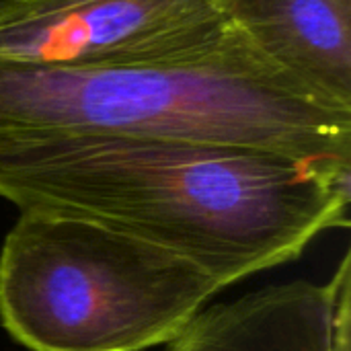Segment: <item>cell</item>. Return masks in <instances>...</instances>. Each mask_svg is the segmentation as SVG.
I'll return each mask as SVG.
<instances>
[{"instance_id":"6da1fadb","label":"cell","mask_w":351,"mask_h":351,"mask_svg":"<svg viewBox=\"0 0 351 351\" xmlns=\"http://www.w3.org/2000/svg\"><path fill=\"white\" fill-rule=\"evenodd\" d=\"M0 199L109 224L228 288L348 228L351 169L214 142L43 136L0 142Z\"/></svg>"},{"instance_id":"7a4b0ae2","label":"cell","mask_w":351,"mask_h":351,"mask_svg":"<svg viewBox=\"0 0 351 351\" xmlns=\"http://www.w3.org/2000/svg\"><path fill=\"white\" fill-rule=\"evenodd\" d=\"M43 136L214 142L351 169V107L313 90L234 25L146 60L0 62V142Z\"/></svg>"},{"instance_id":"3957f363","label":"cell","mask_w":351,"mask_h":351,"mask_svg":"<svg viewBox=\"0 0 351 351\" xmlns=\"http://www.w3.org/2000/svg\"><path fill=\"white\" fill-rule=\"evenodd\" d=\"M0 247V325L29 351H146L224 286L177 253L86 216L19 210Z\"/></svg>"},{"instance_id":"277c9868","label":"cell","mask_w":351,"mask_h":351,"mask_svg":"<svg viewBox=\"0 0 351 351\" xmlns=\"http://www.w3.org/2000/svg\"><path fill=\"white\" fill-rule=\"evenodd\" d=\"M228 25L216 0H0V62L146 60L206 45Z\"/></svg>"},{"instance_id":"5b68a950","label":"cell","mask_w":351,"mask_h":351,"mask_svg":"<svg viewBox=\"0 0 351 351\" xmlns=\"http://www.w3.org/2000/svg\"><path fill=\"white\" fill-rule=\"evenodd\" d=\"M167 351H351V255L325 284L263 288L206 304Z\"/></svg>"},{"instance_id":"8992f818","label":"cell","mask_w":351,"mask_h":351,"mask_svg":"<svg viewBox=\"0 0 351 351\" xmlns=\"http://www.w3.org/2000/svg\"><path fill=\"white\" fill-rule=\"evenodd\" d=\"M269 60L351 107V0H216Z\"/></svg>"}]
</instances>
